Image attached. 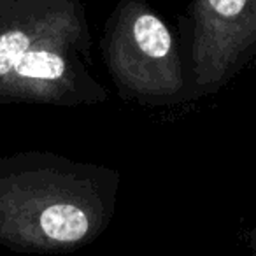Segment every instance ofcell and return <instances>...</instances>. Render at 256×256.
Returning <instances> with one entry per match:
<instances>
[{
    "label": "cell",
    "mask_w": 256,
    "mask_h": 256,
    "mask_svg": "<svg viewBox=\"0 0 256 256\" xmlns=\"http://www.w3.org/2000/svg\"><path fill=\"white\" fill-rule=\"evenodd\" d=\"M40 228L51 240H81L90 230V220L82 209L70 204H54L40 214Z\"/></svg>",
    "instance_id": "2"
},
{
    "label": "cell",
    "mask_w": 256,
    "mask_h": 256,
    "mask_svg": "<svg viewBox=\"0 0 256 256\" xmlns=\"http://www.w3.org/2000/svg\"><path fill=\"white\" fill-rule=\"evenodd\" d=\"M16 74L34 81H58L67 72L64 56L50 50H34L25 32H8L0 36V76Z\"/></svg>",
    "instance_id": "1"
},
{
    "label": "cell",
    "mask_w": 256,
    "mask_h": 256,
    "mask_svg": "<svg viewBox=\"0 0 256 256\" xmlns=\"http://www.w3.org/2000/svg\"><path fill=\"white\" fill-rule=\"evenodd\" d=\"M134 39L139 50L151 58H165L170 53L172 37L156 16L140 14L134 23Z\"/></svg>",
    "instance_id": "3"
},
{
    "label": "cell",
    "mask_w": 256,
    "mask_h": 256,
    "mask_svg": "<svg viewBox=\"0 0 256 256\" xmlns=\"http://www.w3.org/2000/svg\"><path fill=\"white\" fill-rule=\"evenodd\" d=\"M246 2L248 0H207L210 9H214L223 18H234L240 14L242 9L246 8Z\"/></svg>",
    "instance_id": "4"
}]
</instances>
